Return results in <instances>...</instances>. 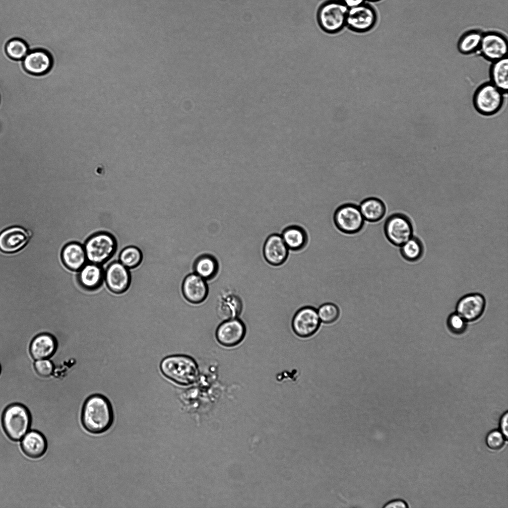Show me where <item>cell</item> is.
Listing matches in <instances>:
<instances>
[{"label":"cell","mask_w":508,"mask_h":508,"mask_svg":"<svg viewBox=\"0 0 508 508\" xmlns=\"http://www.w3.org/2000/svg\"><path fill=\"white\" fill-rule=\"evenodd\" d=\"M508 40L502 34L496 31L483 33L479 51L486 60L492 63L507 57Z\"/></svg>","instance_id":"10"},{"label":"cell","mask_w":508,"mask_h":508,"mask_svg":"<svg viewBox=\"0 0 508 508\" xmlns=\"http://www.w3.org/2000/svg\"><path fill=\"white\" fill-rule=\"evenodd\" d=\"M377 14L371 4L364 2L349 8L346 26L352 31L365 33L373 29L377 22Z\"/></svg>","instance_id":"9"},{"label":"cell","mask_w":508,"mask_h":508,"mask_svg":"<svg viewBox=\"0 0 508 508\" xmlns=\"http://www.w3.org/2000/svg\"><path fill=\"white\" fill-rule=\"evenodd\" d=\"M400 253L402 258L410 262L420 260L424 254V246L421 240L413 236L400 247Z\"/></svg>","instance_id":"28"},{"label":"cell","mask_w":508,"mask_h":508,"mask_svg":"<svg viewBox=\"0 0 508 508\" xmlns=\"http://www.w3.org/2000/svg\"><path fill=\"white\" fill-rule=\"evenodd\" d=\"M5 51L7 55L12 59L22 60L29 52L26 43L19 39H13L6 44Z\"/></svg>","instance_id":"31"},{"label":"cell","mask_w":508,"mask_h":508,"mask_svg":"<svg viewBox=\"0 0 508 508\" xmlns=\"http://www.w3.org/2000/svg\"><path fill=\"white\" fill-rule=\"evenodd\" d=\"M80 419L82 427L87 432L100 434L106 432L114 419L110 401L101 394L89 396L82 404Z\"/></svg>","instance_id":"1"},{"label":"cell","mask_w":508,"mask_h":508,"mask_svg":"<svg viewBox=\"0 0 508 508\" xmlns=\"http://www.w3.org/2000/svg\"><path fill=\"white\" fill-rule=\"evenodd\" d=\"M446 323L449 331L456 335L463 333L467 328V322L456 312L448 316Z\"/></svg>","instance_id":"33"},{"label":"cell","mask_w":508,"mask_h":508,"mask_svg":"<svg viewBox=\"0 0 508 508\" xmlns=\"http://www.w3.org/2000/svg\"><path fill=\"white\" fill-rule=\"evenodd\" d=\"M32 233L19 226L8 228L0 233V250L7 254L19 251L28 243Z\"/></svg>","instance_id":"15"},{"label":"cell","mask_w":508,"mask_h":508,"mask_svg":"<svg viewBox=\"0 0 508 508\" xmlns=\"http://www.w3.org/2000/svg\"><path fill=\"white\" fill-rule=\"evenodd\" d=\"M348 8L361 4L366 1V0H339Z\"/></svg>","instance_id":"38"},{"label":"cell","mask_w":508,"mask_h":508,"mask_svg":"<svg viewBox=\"0 0 508 508\" xmlns=\"http://www.w3.org/2000/svg\"><path fill=\"white\" fill-rule=\"evenodd\" d=\"M483 33L479 30L473 29L465 32L457 43L459 52L463 55H470L479 51Z\"/></svg>","instance_id":"27"},{"label":"cell","mask_w":508,"mask_h":508,"mask_svg":"<svg viewBox=\"0 0 508 508\" xmlns=\"http://www.w3.org/2000/svg\"><path fill=\"white\" fill-rule=\"evenodd\" d=\"M381 0H366V1H369V2H379V1H381Z\"/></svg>","instance_id":"39"},{"label":"cell","mask_w":508,"mask_h":508,"mask_svg":"<svg viewBox=\"0 0 508 508\" xmlns=\"http://www.w3.org/2000/svg\"><path fill=\"white\" fill-rule=\"evenodd\" d=\"M37 374L42 378H49L53 375L55 365L51 359L35 360L33 364Z\"/></svg>","instance_id":"34"},{"label":"cell","mask_w":508,"mask_h":508,"mask_svg":"<svg viewBox=\"0 0 508 508\" xmlns=\"http://www.w3.org/2000/svg\"><path fill=\"white\" fill-rule=\"evenodd\" d=\"M333 219L336 228L342 233L348 235L361 232L365 221L359 206L352 203L339 206L334 212Z\"/></svg>","instance_id":"8"},{"label":"cell","mask_w":508,"mask_h":508,"mask_svg":"<svg viewBox=\"0 0 508 508\" xmlns=\"http://www.w3.org/2000/svg\"><path fill=\"white\" fill-rule=\"evenodd\" d=\"M349 8L339 0H327L319 7L317 20L321 29L329 34H335L346 26Z\"/></svg>","instance_id":"4"},{"label":"cell","mask_w":508,"mask_h":508,"mask_svg":"<svg viewBox=\"0 0 508 508\" xmlns=\"http://www.w3.org/2000/svg\"><path fill=\"white\" fill-rule=\"evenodd\" d=\"M193 268L194 273L205 280H210L217 274L219 264L214 256L203 254L195 259Z\"/></svg>","instance_id":"25"},{"label":"cell","mask_w":508,"mask_h":508,"mask_svg":"<svg viewBox=\"0 0 508 508\" xmlns=\"http://www.w3.org/2000/svg\"><path fill=\"white\" fill-rule=\"evenodd\" d=\"M359 206L364 220L376 223L382 220L386 212L385 203L381 199L370 197L362 201Z\"/></svg>","instance_id":"23"},{"label":"cell","mask_w":508,"mask_h":508,"mask_svg":"<svg viewBox=\"0 0 508 508\" xmlns=\"http://www.w3.org/2000/svg\"><path fill=\"white\" fill-rule=\"evenodd\" d=\"M160 369L165 377L182 385L194 383L199 373L195 361L185 355H174L164 358L160 363Z\"/></svg>","instance_id":"2"},{"label":"cell","mask_w":508,"mask_h":508,"mask_svg":"<svg viewBox=\"0 0 508 508\" xmlns=\"http://www.w3.org/2000/svg\"><path fill=\"white\" fill-rule=\"evenodd\" d=\"M78 279L83 288L95 290L101 286L104 280V271L100 265L91 263L81 268Z\"/></svg>","instance_id":"22"},{"label":"cell","mask_w":508,"mask_h":508,"mask_svg":"<svg viewBox=\"0 0 508 508\" xmlns=\"http://www.w3.org/2000/svg\"><path fill=\"white\" fill-rule=\"evenodd\" d=\"M486 301L479 293H471L461 297L456 305V313L467 322L478 320L485 310Z\"/></svg>","instance_id":"13"},{"label":"cell","mask_w":508,"mask_h":508,"mask_svg":"<svg viewBox=\"0 0 508 508\" xmlns=\"http://www.w3.org/2000/svg\"><path fill=\"white\" fill-rule=\"evenodd\" d=\"M1 423L7 437L11 441L18 442L30 430L32 415L25 405L12 403L3 410Z\"/></svg>","instance_id":"3"},{"label":"cell","mask_w":508,"mask_h":508,"mask_svg":"<svg viewBox=\"0 0 508 508\" xmlns=\"http://www.w3.org/2000/svg\"><path fill=\"white\" fill-rule=\"evenodd\" d=\"M320 323L317 310L312 307L306 306L299 309L295 314L292 326L297 336L307 338L316 333Z\"/></svg>","instance_id":"11"},{"label":"cell","mask_w":508,"mask_h":508,"mask_svg":"<svg viewBox=\"0 0 508 508\" xmlns=\"http://www.w3.org/2000/svg\"><path fill=\"white\" fill-rule=\"evenodd\" d=\"M242 301L235 292L226 290L222 292L219 302V308L223 313H229V318H236L242 311Z\"/></svg>","instance_id":"29"},{"label":"cell","mask_w":508,"mask_h":508,"mask_svg":"<svg viewBox=\"0 0 508 508\" xmlns=\"http://www.w3.org/2000/svg\"><path fill=\"white\" fill-rule=\"evenodd\" d=\"M408 506L402 500H394L388 502L383 506L385 508H406Z\"/></svg>","instance_id":"37"},{"label":"cell","mask_w":508,"mask_h":508,"mask_svg":"<svg viewBox=\"0 0 508 508\" xmlns=\"http://www.w3.org/2000/svg\"><path fill=\"white\" fill-rule=\"evenodd\" d=\"M86 258L90 263L101 265L108 261L115 254L117 242L111 233L102 232L90 237L84 246Z\"/></svg>","instance_id":"5"},{"label":"cell","mask_w":508,"mask_h":508,"mask_svg":"<svg viewBox=\"0 0 508 508\" xmlns=\"http://www.w3.org/2000/svg\"><path fill=\"white\" fill-rule=\"evenodd\" d=\"M20 441V446L23 453L30 458H40L47 450L46 437L37 430H30Z\"/></svg>","instance_id":"19"},{"label":"cell","mask_w":508,"mask_h":508,"mask_svg":"<svg viewBox=\"0 0 508 508\" xmlns=\"http://www.w3.org/2000/svg\"><path fill=\"white\" fill-rule=\"evenodd\" d=\"M383 231L387 240L393 246L400 247L413 236L414 227L407 215L397 212L386 218Z\"/></svg>","instance_id":"7"},{"label":"cell","mask_w":508,"mask_h":508,"mask_svg":"<svg viewBox=\"0 0 508 508\" xmlns=\"http://www.w3.org/2000/svg\"><path fill=\"white\" fill-rule=\"evenodd\" d=\"M24 67L28 72L40 75L47 72L51 68L52 58L46 51H30L22 59Z\"/></svg>","instance_id":"20"},{"label":"cell","mask_w":508,"mask_h":508,"mask_svg":"<svg viewBox=\"0 0 508 508\" xmlns=\"http://www.w3.org/2000/svg\"><path fill=\"white\" fill-rule=\"evenodd\" d=\"M508 413L505 412L501 417L500 421V428L501 432L503 434L506 440L508 436Z\"/></svg>","instance_id":"36"},{"label":"cell","mask_w":508,"mask_h":508,"mask_svg":"<svg viewBox=\"0 0 508 508\" xmlns=\"http://www.w3.org/2000/svg\"><path fill=\"white\" fill-rule=\"evenodd\" d=\"M320 320L326 324L335 322L339 316L338 307L331 303H325L318 308L317 311Z\"/></svg>","instance_id":"32"},{"label":"cell","mask_w":508,"mask_h":508,"mask_svg":"<svg viewBox=\"0 0 508 508\" xmlns=\"http://www.w3.org/2000/svg\"><path fill=\"white\" fill-rule=\"evenodd\" d=\"M1 365L0 364V375L1 374Z\"/></svg>","instance_id":"40"},{"label":"cell","mask_w":508,"mask_h":508,"mask_svg":"<svg viewBox=\"0 0 508 508\" xmlns=\"http://www.w3.org/2000/svg\"><path fill=\"white\" fill-rule=\"evenodd\" d=\"M84 248L80 244L71 243L65 245L62 251V259L69 269L77 271L84 265L86 260Z\"/></svg>","instance_id":"21"},{"label":"cell","mask_w":508,"mask_h":508,"mask_svg":"<svg viewBox=\"0 0 508 508\" xmlns=\"http://www.w3.org/2000/svg\"><path fill=\"white\" fill-rule=\"evenodd\" d=\"M182 288L184 298L193 304L202 303L208 294L206 280L195 273H190L185 278Z\"/></svg>","instance_id":"16"},{"label":"cell","mask_w":508,"mask_h":508,"mask_svg":"<svg viewBox=\"0 0 508 508\" xmlns=\"http://www.w3.org/2000/svg\"><path fill=\"white\" fill-rule=\"evenodd\" d=\"M129 269L119 261L112 262L104 272V280L109 290L116 294L125 293L129 287Z\"/></svg>","instance_id":"14"},{"label":"cell","mask_w":508,"mask_h":508,"mask_svg":"<svg viewBox=\"0 0 508 508\" xmlns=\"http://www.w3.org/2000/svg\"><path fill=\"white\" fill-rule=\"evenodd\" d=\"M282 238L289 249L293 251H300L305 249L309 241L306 230L299 225H291L286 228L281 235Z\"/></svg>","instance_id":"24"},{"label":"cell","mask_w":508,"mask_h":508,"mask_svg":"<svg viewBox=\"0 0 508 508\" xmlns=\"http://www.w3.org/2000/svg\"><path fill=\"white\" fill-rule=\"evenodd\" d=\"M246 329L244 322L236 318L227 319L216 331V338L219 344L227 347H234L244 339Z\"/></svg>","instance_id":"12"},{"label":"cell","mask_w":508,"mask_h":508,"mask_svg":"<svg viewBox=\"0 0 508 508\" xmlns=\"http://www.w3.org/2000/svg\"><path fill=\"white\" fill-rule=\"evenodd\" d=\"M508 57L493 62L489 71L490 82L505 94L508 89Z\"/></svg>","instance_id":"26"},{"label":"cell","mask_w":508,"mask_h":508,"mask_svg":"<svg viewBox=\"0 0 508 508\" xmlns=\"http://www.w3.org/2000/svg\"><path fill=\"white\" fill-rule=\"evenodd\" d=\"M142 254L140 250L134 246H127L123 249L119 256V261L128 269L137 267L142 260Z\"/></svg>","instance_id":"30"},{"label":"cell","mask_w":508,"mask_h":508,"mask_svg":"<svg viewBox=\"0 0 508 508\" xmlns=\"http://www.w3.org/2000/svg\"><path fill=\"white\" fill-rule=\"evenodd\" d=\"M506 440V438L501 432L494 430L487 435L486 443L490 448L498 450L504 446Z\"/></svg>","instance_id":"35"},{"label":"cell","mask_w":508,"mask_h":508,"mask_svg":"<svg viewBox=\"0 0 508 508\" xmlns=\"http://www.w3.org/2000/svg\"><path fill=\"white\" fill-rule=\"evenodd\" d=\"M263 254L268 263L273 266H279L287 259L289 249L281 235L273 234L267 237L264 243Z\"/></svg>","instance_id":"17"},{"label":"cell","mask_w":508,"mask_h":508,"mask_svg":"<svg viewBox=\"0 0 508 508\" xmlns=\"http://www.w3.org/2000/svg\"><path fill=\"white\" fill-rule=\"evenodd\" d=\"M58 348L56 338L52 334L42 332L36 335L31 341L29 353L35 360L50 359Z\"/></svg>","instance_id":"18"},{"label":"cell","mask_w":508,"mask_h":508,"mask_svg":"<svg viewBox=\"0 0 508 508\" xmlns=\"http://www.w3.org/2000/svg\"><path fill=\"white\" fill-rule=\"evenodd\" d=\"M505 94L491 82H485L479 86L474 93V107L482 115H494L502 109Z\"/></svg>","instance_id":"6"}]
</instances>
